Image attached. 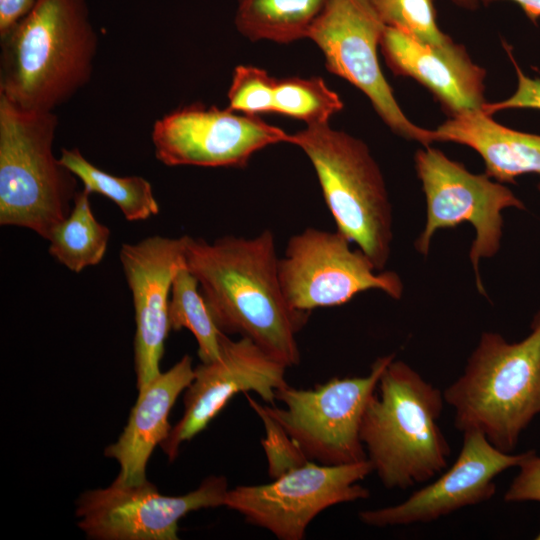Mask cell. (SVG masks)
Segmentation results:
<instances>
[{
    "label": "cell",
    "mask_w": 540,
    "mask_h": 540,
    "mask_svg": "<svg viewBox=\"0 0 540 540\" xmlns=\"http://www.w3.org/2000/svg\"><path fill=\"white\" fill-rule=\"evenodd\" d=\"M193 377L192 358L184 355L170 369L138 390L137 401L123 432L105 449V456L115 459L120 466L116 481L136 485L147 480L146 466L152 451L169 436L172 429L169 413Z\"/></svg>",
    "instance_id": "18"
},
{
    "label": "cell",
    "mask_w": 540,
    "mask_h": 540,
    "mask_svg": "<svg viewBox=\"0 0 540 540\" xmlns=\"http://www.w3.org/2000/svg\"><path fill=\"white\" fill-rule=\"evenodd\" d=\"M518 468V474L504 494V501L540 503V456L535 450H530L529 455Z\"/></svg>",
    "instance_id": "28"
},
{
    "label": "cell",
    "mask_w": 540,
    "mask_h": 540,
    "mask_svg": "<svg viewBox=\"0 0 540 540\" xmlns=\"http://www.w3.org/2000/svg\"><path fill=\"white\" fill-rule=\"evenodd\" d=\"M444 395L395 358L382 372L360 424L373 472L387 489L427 482L448 467L451 454L439 419Z\"/></svg>",
    "instance_id": "3"
},
{
    "label": "cell",
    "mask_w": 540,
    "mask_h": 540,
    "mask_svg": "<svg viewBox=\"0 0 540 540\" xmlns=\"http://www.w3.org/2000/svg\"><path fill=\"white\" fill-rule=\"evenodd\" d=\"M515 66L518 84L514 94L508 99L496 103H485L482 110L492 115L505 109L529 108L540 110V78H530L519 68L513 57L510 56Z\"/></svg>",
    "instance_id": "29"
},
{
    "label": "cell",
    "mask_w": 540,
    "mask_h": 540,
    "mask_svg": "<svg viewBox=\"0 0 540 540\" xmlns=\"http://www.w3.org/2000/svg\"><path fill=\"white\" fill-rule=\"evenodd\" d=\"M60 162L90 193L113 201L128 221H141L159 213V204L148 180L141 176H115L88 161L77 147L63 148Z\"/></svg>",
    "instance_id": "22"
},
{
    "label": "cell",
    "mask_w": 540,
    "mask_h": 540,
    "mask_svg": "<svg viewBox=\"0 0 540 540\" xmlns=\"http://www.w3.org/2000/svg\"><path fill=\"white\" fill-rule=\"evenodd\" d=\"M55 112L21 108L0 95V224L48 240L70 213L77 178L53 153Z\"/></svg>",
    "instance_id": "5"
},
{
    "label": "cell",
    "mask_w": 540,
    "mask_h": 540,
    "mask_svg": "<svg viewBox=\"0 0 540 540\" xmlns=\"http://www.w3.org/2000/svg\"><path fill=\"white\" fill-rule=\"evenodd\" d=\"M394 358V353L377 358L367 375L334 377L312 389L287 384L275 395L283 407H262L308 460L323 465L365 461L360 439L362 415L382 372Z\"/></svg>",
    "instance_id": "7"
},
{
    "label": "cell",
    "mask_w": 540,
    "mask_h": 540,
    "mask_svg": "<svg viewBox=\"0 0 540 540\" xmlns=\"http://www.w3.org/2000/svg\"><path fill=\"white\" fill-rule=\"evenodd\" d=\"M462 434L456 460L436 480L401 503L360 511V522L378 528L428 523L488 501L496 493L497 476L519 467L530 453V450L518 454L504 452L477 430Z\"/></svg>",
    "instance_id": "15"
},
{
    "label": "cell",
    "mask_w": 540,
    "mask_h": 540,
    "mask_svg": "<svg viewBox=\"0 0 540 540\" xmlns=\"http://www.w3.org/2000/svg\"><path fill=\"white\" fill-rule=\"evenodd\" d=\"M456 3L466 7H473L479 0H454Z\"/></svg>",
    "instance_id": "32"
},
{
    "label": "cell",
    "mask_w": 540,
    "mask_h": 540,
    "mask_svg": "<svg viewBox=\"0 0 540 540\" xmlns=\"http://www.w3.org/2000/svg\"><path fill=\"white\" fill-rule=\"evenodd\" d=\"M372 472L368 460L345 465L309 460L269 483L229 489L224 506L280 540H302L324 510L368 498L369 490L359 482Z\"/></svg>",
    "instance_id": "9"
},
{
    "label": "cell",
    "mask_w": 540,
    "mask_h": 540,
    "mask_svg": "<svg viewBox=\"0 0 540 540\" xmlns=\"http://www.w3.org/2000/svg\"><path fill=\"white\" fill-rule=\"evenodd\" d=\"M332 0H237L236 29L251 41L288 44L307 35Z\"/></svg>",
    "instance_id": "20"
},
{
    "label": "cell",
    "mask_w": 540,
    "mask_h": 540,
    "mask_svg": "<svg viewBox=\"0 0 540 540\" xmlns=\"http://www.w3.org/2000/svg\"><path fill=\"white\" fill-rule=\"evenodd\" d=\"M168 317L170 329L189 330L198 344L201 362L216 360L220 355V336L210 310L199 289L197 279L186 263L176 271L169 299Z\"/></svg>",
    "instance_id": "23"
},
{
    "label": "cell",
    "mask_w": 540,
    "mask_h": 540,
    "mask_svg": "<svg viewBox=\"0 0 540 540\" xmlns=\"http://www.w3.org/2000/svg\"><path fill=\"white\" fill-rule=\"evenodd\" d=\"M39 0H0V39L5 37L36 6Z\"/></svg>",
    "instance_id": "30"
},
{
    "label": "cell",
    "mask_w": 540,
    "mask_h": 540,
    "mask_svg": "<svg viewBox=\"0 0 540 540\" xmlns=\"http://www.w3.org/2000/svg\"><path fill=\"white\" fill-rule=\"evenodd\" d=\"M120 262L135 311L134 361L140 390L161 373L160 361L171 330V286L176 271L185 263V235H155L137 243H125L120 250Z\"/></svg>",
    "instance_id": "16"
},
{
    "label": "cell",
    "mask_w": 540,
    "mask_h": 540,
    "mask_svg": "<svg viewBox=\"0 0 540 540\" xmlns=\"http://www.w3.org/2000/svg\"><path fill=\"white\" fill-rule=\"evenodd\" d=\"M536 539L540 540V532L538 533Z\"/></svg>",
    "instance_id": "33"
},
{
    "label": "cell",
    "mask_w": 540,
    "mask_h": 540,
    "mask_svg": "<svg viewBox=\"0 0 540 540\" xmlns=\"http://www.w3.org/2000/svg\"><path fill=\"white\" fill-rule=\"evenodd\" d=\"M530 328L518 342L482 333L463 373L443 392L459 431L477 430L507 453L540 414V310Z\"/></svg>",
    "instance_id": "4"
},
{
    "label": "cell",
    "mask_w": 540,
    "mask_h": 540,
    "mask_svg": "<svg viewBox=\"0 0 540 540\" xmlns=\"http://www.w3.org/2000/svg\"><path fill=\"white\" fill-rule=\"evenodd\" d=\"M277 78L252 65H238L227 92L228 108L250 116L274 113Z\"/></svg>",
    "instance_id": "26"
},
{
    "label": "cell",
    "mask_w": 540,
    "mask_h": 540,
    "mask_svg": "<svg viewBox=\"0 0 540 540\" xmlns=\"http://www.w3.org/2000/svg\"><path fill=\"white\" fill-rule=\"evenodd\" d=\"M414 161L426 198V223L414 243L415 249L427 256L437 231L469 223L475 230L469 258L477 289L485 295L480 261L495 256L500 249L503 210H524V203L503 183L486 173L469 172L436 148L419 149Z\"/></svg>",
    "instance_id": "8"
},
{
    "label": "cell",
    "mask_w": 540,
    "mask_h": 540,
    "mask_svg": "<svg viewBox=\"0 0 540 540\" xmlns=\"http://www.w3.org/2000/svg\"><path fill=\"white\" fill-rule=\"evenodd\" d=\"M90 194L84 188L77 191L70 213L48 239L50 255L76 273L102 261L110 237L109 228L93 214Z\"/></svg>",
    "instance_id": "21"
},
{
    "label": "cell",
    "mask_w": 540,
    "mask_h": 540,
    "mask_svg": "<svg viewBox=\"0 0 540 540\" xmlns=\"http://www.w3.org/2000/svg\"><path fill=\"white\" fill-rule=\"evenodd\" d=\"M484 2L493 0H483ZM517 3L525 12L527 17L536 21L540 17V0H511Z\"/></svg>",
    "instance_id": "31"
},
{
    "label": "cell",
    "mask_w": 540,
    "mask_h": 540,
    "mask_svg": "<svg viewBox=\"0 0 540 540\" xmlns=\"http://www.w3.org/2000/svg\"><path fill=\"white\" fill-rule=\"evenodd\" d=\"M283 129L259 116L192 103L163 115L152 127L155 157L166 166L245 167L258 151L290 143Z\"/></svg>",
    "instance_id": "13"
},
{
    "label": "cell",
    "mask_w": 540,
    "mask_h": 540,
    "mask_svg": "<svg viewBox=\"0 0 540 540\" xmlns=\"http://www.w3.org/2000/svg\"><path fill=\"white\" fill-rule=\"evenodd\" d=\"M380 48L390 69L428 88L451 116L482 109L486 71L452 40L434 46L385 27Z\"/></svg>",
    "instance_id": "17"
},
{
    "label": "cell",
    "mask_w": 540,
    "mask_h": 540,
    "mask_svg": "<svg viewBox=\"0 0 540 540\" xmlns=\"http://www.w3.org/2000/svg\"><path fill=\"white\" fill-rule=\"evenodd\" d=\"M387 27L397 29L429 45L451 41L436 24L432 0H369Z\"/></svg>",
    "instance_id": "25"
},
{
    "label": "cell",
    "mask_w": 540,
    "mask_h": 540,
    "mask_svg": "<svg viewBox=\"0 0 540 540\" xmlns=\"http://www.w3.org/2000/svg\"><path fill=\"white\" fill-rule=\"evenodd\" d=\"M432 133L434 142L475 150L485 163V173L498 182L514 183L524 174L540 176V135L503 126L482 109L451 116ZM537 188L540 192V182Z\"/></svg>",
    "instance_id": "19"
},
{
    "label": "cell",
    "mask_w": 540,
    "mask_h": 540,
    "mask_svg": "<svg viewBox=\"0 0 540 540\" xmlns=\"http://www.w3.org/2000/svg\"><path fill=\"white\" fill-rule=\"evenodd\" d=\"M338 230L308 227L290 237L279 258V277L293 308L311 312L351 301L367 290L400 299L403 283L393 271H379L360 249Z\"/></svg>",
    "instance_id": "10"
},
{
    "label": "cell",
    "mask_w": 540,
    "mask_h": 540,
    "mask_svg": "<svg viewBox=\"0 0 540 540\" xmlns=\"http://www.w3.org/2000/svg\"><path fill=\"white\" fill-rule=\"evenodd\" d=\"M249 405L262 420L266 436L262 440L268 474L272 479L309 461L286 431L263 409L262 404L245 393Z\"/></svg>",
    "instance_id": "27"
},
{
    "label": "cell",
    "mask_w": 540,
    "mask_h": 540,
    "mask_svg": "<svg viewBox=\"0 0 540 540\" xmlns=\"http://www.w3.org/2000/svg\"><path fill=\"white\" fill-rule=\"evenodd\" d=\"M287 367L252 340L220 336V355L194 368V377L185 389L184 412L160 447L173 461L180 446L191 440L219 414L238 393L253 391L273 405L276 391L285 385Z\"/></svg>",
    "instance_id": "14"
},
{
    "label": "cell",
    "mask_w": 540,
    "mask_h": 540,
    "mask_svg": "<svg viewBox=\"0 0 540 540\" xmlns=\"http://www.w3.org/2000/svg\"><path fill=\"white\" fill-rule=\"evenodd\" d=\"M385 27L369 0H332L307 38L321 50L327 69L361 90L394 133L430 146L432 130L408 119L381 71L377 49Z\"/></svg>",
    "instance_id": "11"
},
{
    "label": "cell",
    "mask_w": 540,
    "mask_h": 540,
    "mask_svg": "<svg viewBox=\"0 0 540 540\" xmlns=\"http://www.w3.org/2000/svg\"><path fill=\"white\" fill-rule=\"evenodd\" d=\"M342 109L339 95L320 77L277 79L274 113L301 120L307 126L328 123Z\"/></svg>",
    "instance_id": "24"
},
{
    "label": "cell",
    "mask_w": 540,
    "mask_h": 540,
    "mask_svg": "<svg viewBox=\"0 0 540 540\" xmlns=\"http://www.w3.org/2000/svg\"><path fill=\"white\" fill-rule=\"evenodd\" d=\"M0 41V95L21 108L54 112L92 77L98 36L87 0H39Z\"/></svg>",
    "instance_id": "2"
},
{
    "label": "cell",
    "mask_w": 540,
    "mask_h": 540,
    "mask_svg": "<svg viewBox=\"0 0 540 540\" xmlns=\"http://www.w3.org/2000/svg\"><path fill=\"white\" fill-rule=\"evenodd\" d=\"M224 476H209L179 496L161 494L148 480L85 491L77 500L78 527L96 540H177L178 522L192 511L224 506Z\"/></svg>",
    "instance_id": "12"
},
{
    "label": "cell",
    "mask_w": 540,
    "mask_h": 540,
    "mask_svg": "<svg viewBox=\"0 0 540 540\" xmlns=\"http://www.w3.org/2000/svg\"><path fill=\"white\" fill-rule=\"evenodd\" d=\"M185 263L220 331L252 340L287 368L300 363L297 334L310 313L285 296L271 230L212 243L185 235Z\"/></svg>",
    "instance_id": "1"
},
{
    "label": "cell",
    "mask_w": 540,
    "mask_h": 540,
    "mask_svg": "<svg viewBox=\"0 0 540 540\" xmlns=\"http://www.w3.org/2000/svg\"><path fill=\"white\" fill-rule=\"evenodd\" d=\"M290 144L311 162L336 230L357 244L377 270H384L393 241L392 206L368 146L329 122L291 134Z\"/></svg>",
    "instance_id": "6"
}]
</instances>
